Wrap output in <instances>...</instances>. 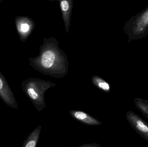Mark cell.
Listing matches in <instances>:
<instances>
[{
  "label": "cell",
  "mask_w": 148,
  "mask_h": 147,
  "mask_svg": "<svg viewBox=\"0 0 148 147\" xmlns=\"http://www.w3.org/2000/svg\"><path fill=\"white\" fill-rule=\"evenodd\" d=\"M0 98L6 105L13 109H18L14 95L6 79L0 72Z\"/></svg>",
  "instance_id": "obj_4"
},
{
  "label": "cell",
  "mask_w": 148,
  "mask_h": 147,
  "mask_svg": "<svg viewBox=\"0 0 148 147\" xmlns=\"http://www.w3.org/2000/svg\"><path fill=\"white\" fill-rule=\"evenodd\" d=\"M35 81L28 79L22 83L21 87L27 96L33 103L37 111L40 112L46 107L43 92L37 88Z\"/></svg>",
  "instance_id": "obj_2"
},
{
  "label": "cell",
  "mask_w": 148,
  "mask_h": 147,
  "mask_svg": "<svg viewBox=\"0 0 148 147\" xmlns=\"http://www.w3.org/2000/svg\"><path fill=\"white\" fill-rule=\"evenodd\" d=\"M2 2V0H0V4H1V3Z\"/></svg>",
  "instance_id": "obj_13"
},
{
  "label": "cell",
  "mask_w": 148,
  "mask_h": 147,
  "mask_svg": "<svg viewBox=\"0 0 148 147\" xmlns=\"http://www.w3.org/2000/svg\"><path fill=\"white\" fill-rule=\"evenodd\" d=\"M40 125L36 128L29 135L23 142L22 147H36L41 131Z\"/></svg>",
  "instance_id": "obj_7"
},
{
  "label": "cell",
  "mask_w": 148,
  "mask_h": 147,
  "mask_svg": "<svg viewBox=\"0 0 148 147\" xmlns=\"http://www.w3.org/2000/svg\"><path fill=\"white\" fill-rule=\"evenodd\" d=\"M62 9L64 11H66L69 9V3L66 1H63L61 3Z\"/></svg>",
  "instance_id": "obj_11"
},
{
  "label": "cell",
  "mask_w": 148,
  "mask_h": 147,
  "mask_svg": "<svg viewBox=\"0 0 148 147\" xmlns=\"http://www.w3.org/2000/svg\"><path fill=\"white\" fill-rule=\"evenodd\" d=\"M55 59V54L52 51H47L44 52L42 56L41 64L44 68H50L53 64Z\"/></svg>",
  "instance_id": "obj_8"
},
{
  "label": "cell",
  "mask_w": 148,
  "mask_h": 147,
  "mask_svg": "<svg viewBox=\"0 0 148 147\" xmlns=\"http://www.w3.org/2000/svg\"><path fill=\"white\" fill-rule=\"evenodd\" d=\"M124 30L127 35L128 42L143 39L148 35V6L127 22Z\"/></svg>",
  "instance_id": "obj_1"
},
{
  "label": "cell",
  "mask_w": 148,
  "mask_h": 147,
  "mask_svg": "<svg viewBox=\"0 0 148 147\" xmlns=\"http://www.w3.org/2000/svg\"><path fill=\"white\" fill-rule=\"evenodd\" d=\"M102 147L101 145H99L98 143H92L89 144V143H86V144H83L82 145L79 146L77 147Z\"/></svg>",
  "instance_id": "obj_12"
},
{
  "label": "cell",
  "mask_w": 148,
  "mask_h": 147,
  "mask_svg": "<svg viewBox=\"0 0 148 147\" xmlns=\"http://www.w3.org/2000/svg\"><path fill=\"white\" fill-rule=\"evenodd\" d=\"M134 103L136 108L148 119V101L140 98H136L134 100Z\"/></svg>",
  "instance_id": "obj_9"
},
{
  "label": "cell",
  "mask_w": 148,
  "mask_h": 147,
  "mask_svg": "<svg viewBox=\"0 0 148 147\" xmlns=\"http://www.w3.org/2000/svg\"><path fill=\"white\" fill-rule=\"evenodd\" d=\"M69 113L73 119L84 125L90 126H99L102 125L101 122L85 112L73 110H70Z\"/></svg>",
  "instance_id": "obj_6"
},
{
  "label": "cell",
  "mask_w": 148,
  "mask_h": 147,
  "mask_svg": "<svg viewBox=\"0 0 148 147\" xmlns=\"http://www.w3.org/2000/svg\"><path fill=\"white\" fill-rule=\"evenodd\" d=\"M16 28L22 42L27 40L31 31L32 22L30 19L24 16H17L14 19Z\"/></svg>",
  "instance_id": "obj_5"
},
{
  "label": "cell",
  "mask_w": 148,
  "mask_h": 147,
  "mask_svg": "<svg viewBox=\"0 0 148 147\" xmlns=\"http://www.w3.org/2000/svg\"><path fill=\"white\" fill-rule=\"evenodd\" d=\"M126 119L131 127L141 137L148 141V123L138 115L132 111L126 114Z\"/></svg>",
  "instance_id": "obj_3"
},
{
  "label": "cell",
  "mask_w": 148,
  "mask_h": 147,
  "mask_svg": "<svg viewBox=\"0 0 148 147\" xmlns=\"http://www.w3.org/2000/svg\"><path fill=\"white\" fill-rule=\"evenodd\" d=\"M98 85L99 87L105 91H108L110 89L108 84L106 82H100L98 83Z\"/></svg>",
  "instance_id": "obj_10"
}]
</instances>
